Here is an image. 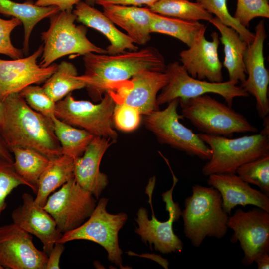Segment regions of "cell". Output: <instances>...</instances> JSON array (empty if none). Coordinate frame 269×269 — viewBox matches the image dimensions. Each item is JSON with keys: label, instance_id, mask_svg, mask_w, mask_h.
<instances>
[{"label": "cell", "instance_id": "obj_31", "mask_svg": "<svg viewBox=\"0 0 269 269\" xmlns=\"http://www.w3.org/2000/svg\"><path fill=\"white\" fill-rule=\"evenodd\" d=\"M191 0H158L148 8L152 12L163 16L188 21L206 20L209 22L212 14L197 2Z\"/></svg>", "mask_w": 269, "mask_h": 269}, {"label": "cell", "instance_id": "obj_20", "mask_svg": "<svg viewBox=\"0 0 269 269\" xmlns=\"http://www.w3.org/2000/svg\"><path fill=\"white\" fill-rule=\"evenodd\" d=\"M115 141L94 136L83 155L75 160L74 176L76 182L98 200L108 184L107 175L100 172L102 157Z\"/></svg>", "mask_w": 269, "mask_h": 269}, {"label": "cell", "instance_id": "obj_18", "mask_svg": "<svg viewBox=\"0 0 269 269\" xmlns=\"http://www.w3.org/2000/svg\"><path fill=\"white\" fill-rule=\"evenodd\" d=\"M43 45L26 58L12 60L0 59V100L9 95L19 93L26 86L44 82L56 70L57 65L52 63L41 67L37 60L42 53Z\"/></svg>", "mask_w": 269, "mask_h": 269}, {"label": "cell", "instance_id": "obj_28", "mask_svg": "<svg viewBox=\"0 0 269 269\" xmlns=\"http://www.w3.org/2000/svg\"><path fill=\"white\" fill-rule=\"evenodd\" d=\"M53 129L61 148L62 155L76 159L81 156L94 136L84 129L73 127L54 116Z\"/></svg>", "mask_w": 269, "mask_h": 269}, {"label": "cell", "instance_id": "obj_3", "mask_svg": "<svg viewBox=\"0 0 269 269\" xmlns=\"http://www.w3.org/2000/svg\"><path fill=\"white\" fill-rule=\"evenodd\" d=\"M219 192L212 186L194 185L181 212L184 233L195 247L207 237L220 239L227 233L229 215L223 210Z\"/></svg>", "mask_w": 269, "mask_h": 269}, {"label": "cell", "instance_id": "obj_38", "mask_svg": "<svg viewBox=\"0 0 269 269\" xmlns=\"http://www.w3.org/2000/svg\"><path fill=\"white\" fill-rule=\"evenodd\" d=\"M21 22L13 17L9 20L0 18V54L7 55L14 59L22 58V50L15 47L12 44L10 35L12 31Z\"/></svg>", "mask_w": 269, "mask_h": 269}, {"label": "cell", "instance_id": "obj_5", "mask_svg": "<svg viewBox=\"0 0 269 269\" xmlns=\"http://www.w3.org/2000/svg\"><path fill=\"white\" fill-rule=\"evenodd\" d=\"M211 150V157L202 169L205 176L235 173L243 164L269 154V135L262 132L235 138L198 134Z\"/></svg>", "mask_w": 269, "mask_h": 269}, {"label": "cell", "instance_id": "obj_43", "mask_svg": "<svg viewBox=\"0 0 269 269\" xmlns=\"http://www.w3.org/2000/svg\"><path fill=\"white\" fill-rule=\"evenodd\" d=\"M269 252H265L258 256L254 260L258 266V269H269Z\"/></svg>", "mask_w": 269, "mask_h": 269}, {"label": "cell", "instance_id": "obj_1", "mask_svg": "<svg viewBox=\"0 0 269 269\" xmlns=\"http://www.w3.org/2000/svg\"><path fill=\"white\" fill-rule=\"evenodd\" d=\"M83 60L85 71L78 78L94 101L101 100L115 83L145 70L165 72L166 66L162 54L151 46L115 55L91 52Z\"/></svg>", "mask_w": 269, "mask_h": 269}, {"label": "cell", "instance_id": "obj_45", "mask_svg": "<svg viewBox=\"0 0 269 269\" xmlns=\"http://www.w3.org/2000/svg\"><path fill=\"white\" fill-rule=\"evenodd\" d=\"M84 1L91 6H94L95 4V0H85Z\"/></svg>", "mask_w": 269, "mask_h": 269}, {"label": "cell", "instance_id": "obj_22", "mask_svg": "<svg viewBox=\"0 0 269 269\" xmlns=\"http://www.w3.org/2000/svg\"><path fill=\"white\" fill-rule=\"evenodd\" d=\"M73 12L76 21L100 32L108 39L110 44L106 49L107 54L123 53L126 49L130 51L138 50L130 37L118 30L103 12L93 6L81 1L75 5Z\"/></svg>", "mask_w": 269, "mask_h": 269}, {"label": "cell", "instance_id": "obj_13", "mask_svg": "<svg viewBox=\"0 0 269 269\" xmlns=\"http://www.w3.org/2000/svg\"><path fill=\"white\" fill-rule=\"evenodd\" d=\"M227 226L234 231L231 241L240 243L243 264L250 265L258 256L269 252V212L260 208L238 209L229 216Z\"/></svg>", "mask_w": 269, "mask_h": 269}, {"label": "cell", "instance_id": "obj_40", "mask_svg": "<svg viewBox=\"0 0 269 269\" xmlns=\"http://www.w3.org/2000/svg\"><path fill=\"white\" fill-rule=\"evenodd\" d=\"M85 0H37L34 3L40 7L55 6L60 11L72 10L73 6Z\"/></svg>", "mask_w": 269, "mask_h": 269}, {"label": "cell", "instance_id": "obj_41", "mask_svg": "<svg viewBox=\"0 0 269 269\" xmlns=\"http://www.w3.org/2000/svg\"><path fill=\"white\" fill-rule=\"evenodd\" d=\"M64 244L56 242L48 255L45 269H60V257L64 250Z\"/></svg>", "mask_w": 269, "mask_h": 269}, {"label": "cell", "instance_id": "obj_30", "mask_svg": "<svg viewBox=\"0 0 269 269\" xmlns=\"http://www.w3.org/2000/svg\"><path fill=\"white\" fill-rule=\"evenodd\" d=\"M204 26L199 21L185 20L154 13L150 31L173 37L189 47L196 34Z\"/></svg>", "mask_w": 269, "mask_h": 269}, {"label": "cell", "instance_id": "obj_27", "mask_svg": "<svg viewBox=\"0 0 269 269\" xmlns=\"http://www.w3.org/2000/svg\"><path fill=\"white\" fill-rule=\"evenodd\" d=\"M10 150L14 155L13 165L16 173L36 194L40 177L49 165L50 159L28 148L13 147Z\"/></svg>", "mask_w": 269, "mask_h": 269}, {"label": "cell", "instance_id": "obj_39", "mask_svg": "<svg viewBox=\"0 0 269 269\" xmlns=\"http://www.w3.org/2000/svg\"><path fill=\"white\" fill-rule=\"evenodd\" d=\"M158 0H95V4L101 6L107 5L137 6L145 5L149 8Z\"/></svg>", "mask_w": 269, "mask_h": 269}, {"label": "cell", "instance_id": "obj_6", "mask_svg": "<svg viewBox=\"0 0 269 269\" xmlns=\"http://www.w3.org/2000/svg\"><path fill=\"white\" fill-rule=\"evenodd\" d=\"M49 18V28L41 34L43 42L39 64L41 67H48L57 59L70 54H107L106 49L87 38L86 27L75 24L76 16L72 10L59 11Z\"/></svg>", "mask_w": 269, "mask_h": 269}, {"label": "cell", "instance_id": "obj_8", "mask_svg": "<svg viewBox=\"0 0 269 269\" xmlns=\"http://www.w3.org/2000/svg\"><path fill=\"white\" fill-rule=\"evenodd\" d=\"M179 103V99H175L169 102L164 109L143 115L145 127L155 135L159 143L169 145L191 156L209 160L211 154L209 147L198 134L179 121L184 118L177 113Z\"/></svg>", "mask_w": 269, "mask_h": 269}, {"label": "cell", "instance_id": "obj_12", "mask_svg": "<svg viewBox=\"0 0 269 269\" xmlns=\"http://www.w3.org/2000/svg\"><path fill=\"white\" fill-rule=\"evenodd\" d=\"M97 199L74 177L50 195L43 208L53 217L62 234L82 225L90 216Z\"/></svg>", "mask_w": 269, "mask_h": 269}, {"label": "cell", "instance_id": "obj_11", "mask_svg": "<svg viewBox=\"0 0 269 269\" xmlns=\"http://www.w3.org/2000/svg\"><path fill=\"white\" fill-rule=\"evenodd\" d=\"M165 72L168 81L157 95L158 106L176 98H189L213 93L221 96L227 105L232 107L235 98L249 96L243 88L233 81L214 83L193 78L177 61L167 65Z\"/></svg>", "mask_w": 269, "mask_h": 269}, {"label": "cell", "instance_id": "obj_46", "mask_svg": "<svg viewBox=\"0 0 269 269\" xmlns=\"http://www.w3.org/2000/svg\"><path fill=\"white\" fill-rule=\"evenodd\" d=\"M4 267L0 264V269H3Z\"/></svg>", "mask_w": 269, "mask_h": 269}, {"label": "cell", "instance_id": "obj_24", "mask_svg": "<svg viewBox=\"0 0 269 269\" xmlns=\"http://www.w3.org/2000/svg\"><path fill=\"white\" fill-rule=\"evenodd\" d=\"M219 30V38L224 46L223 65L228 71L229 81L242 83L247 77L244 58L248 44L233 28L222 23L217 17L210 22Z\"/></svg>", "mask_w": 269, "mask_h": 269}, {"label": "cell", "instance_id": "obj_16", "mask_svg": "<svg viewBox=\"0 0 269 269\" xmlns=\"http://www.w3.org/2000/svg\"><path fill=\"white\" fill-rule=\"evenodd\" d=\"M267 37L265 23L261 20L255 27L254 39L248 44L244 58L247 78L241 87L254 97L259 116L263 119L269 115L268 97L269 74L265 65L264 43Z\"/></svg>", "mask_w": 269, "mask_h": 269}, {"label": "cell", "instance_id": "obj_37", "mask_svg": "<svg viewBox=\"0 0 269 269\" xmlns=\"http://www.w3.org/2000/svg\"><path fill=\"white\" fill-rule=\"evenodd\" d=\"M141 115L140 112L135 107L123 103H115L113 113V124L120 131L132 132L138 127Z\"/></svg>", "mask_w": 269, "mask_h": 269}, {"label": "cell", "instance_id": "obj_4", "mask_svg": "<svg viewBox=\"0 0 269 269\" xmlns=\"http://www.w3.org/2000/svg\"><path fill=\"white\" fill-rule=\"evenodd\" d=\"M181 116L203 134L231 138L234 133H256L242 114L207 94L180 98Z\"/></svg>", "mask_w": 269, "mask_h": 269}, {"label": "cell", "instance_id": "obj_10", "mask_svg": "<svg viewBox=\"0 0 269 269\" xmlns=\"http://www.w3.org/2000/svg\"><path fill=\"white\" fill-rule=\"evenodd\" d=\"M98 104L77 100L71 93L56 102L55 116L72 126L82 128L94 136L109 138L114 141L118 134L113 128L115 101L106 92Z\"/></svg>", "mask_w": 269, "mask_h": 269}, {"label": "cell", "instance_id": "obj_25", "mask_svg": "<svg viewBox=\"0 0 269 269\" xmlns=\"http://www.w3.org/2000/svg\"><path fill=\"white\" fill-rule=\"evenodd\" d=\"M75 159L66 155L50 159V162L41 175L35 202L43 207L48 197L57 188L74 177Z\"/></svg>", "mask_w": 269, "mask_h": 269}, {"label": "cell", "instance_id": "obj_21", "mask_svg": "<svg viewBox=\"0 0 269 269\" xmlns=\"http://www.w3.org/2000/svg\"><path fill=\"white\" fill-rule=\"evenodd\" d=\"M208 176V185L219 192L223 209L229 216L237 205H252L269 212V196L252 188L236 173L213 174Z\"/></svg>", "mask_w": 269, "mask_h": 269}, {"label": "cell", "instance_id": "obj_36", "mask_svg": "<svg viewBox=\"0 0 269 269\" xmlns=\"http://www.w3.org/2000/svg\"><path fill=\"white\" fill-rule=\"evenodd\" d=\"M233 17L247 28L250 21L257 17L269 18L268 0H237Z\"/></svg>", "mask_w": 269, "mask_h": 269}, {"label": "cell", "instance_id": "obj_33", "mask_svg": "<svg viewBox=\"0 0 269 269\" xmlns=\"http://www.w3.org/2000/svg\"><path fill=\"white\" fill-rule=\"evenodd\" d=\"M202 7L225 25L235 30L240 37L248 44L254 39V33L251 32L247 28L242 25L229 13L227 0H195Z\"/></svg>", "mask_w": 269, "mask_h": 269}, {"label": "cell", "instance_id": "obj_23", "mask_svg": "<svg viewBox=\"0 0 269 269\" xmlns=\"http://www.w3.org/2000/svg\"><path fill=\"white\" fill-rule=\"evenodd\" d=\"M103 13L127 33L134 43L145 45L151 39V25L154 13L148 7L107 5Z\"/></svg>", "mask_w": 269, "mask_h": 269}, {"label": "cell", "instance_id": "obj_35", "mask_svg": "<svg viewBox=\"0 0 269 269\" xmlns=\"http://www.w3.org/2000/svg\"><path fill=\"white\" fill-rule=\"evenodd\" d=\"M21 185L27 186L16 173L13 163L0 155V216L7 207V197Z\"/></svg>", "mask_w": 269, "mask_h": 269}, {"label": "cell", "instance_id": "obj_44", "mask_svg": "<svg viewBox=\"0 0 269 269\" xmlns=\"http://www.w3.org/2000/svg\"><path fill=\"white\" fill-rule=\"evenodd\" d=\"M3 118V105L2 101L0 100V124L1 123Z\"/></svg>", "mask_w": 269, "mask_h": 269}, {"label": "cell", "instance_id": "obj_32", "mask_svg": "<svg viewBox=\"0 0 269 269\" xmlns=\"http://www.w3.org/2000/svg\"><path fill=\"white\" fill-rule=\"evenodd\" d=\"M236 173L244 181L258 186L269 196V154L243 164Z\"/></svg>", "mask_w": 269, "mask_h": 269}, {"label": "cell", "instance_id": "obj_2", "mask_svg": "<svg viewBox=\"0 0 269 269\" xmlns=\"http://www.w3.org/2000/svg\"><path fill=\"white\" fill-rule=\"evenodd\" d=\"M2 102L0 132L9 149L30 148L50 159L62 155L51 119L32 109L19 93L9 95Z\"/></svg>", "mask_w": 269, "mask_h": 269}, {"label": "cell", "instance_id": "obj_29", "mask_svg": "<svg viewBox=\"0 0 269 269\" xmlns=\"http://www.w3.org/2000/svg\"><path fill=\"white\" fill-rule=\"evenodd\" d=\"M78 76L75 66L70 62L63 61L57 65L56 70L44 82L42 87L57 102L72 91L85 87V83Z\"/></svg>", "mask_w": 269, "mask_h": 269}, {"label": "cell", "instance_id": "obj_19", "mask_svg": "<svg viewBox=\"0 0 269 269\" xmlns=\"http://www.w3.org/2000/svg\"><path fill=\"white\" fill-rule=\"evenodd\" d=\"M22 200V204L12 212L13 222L38 238L43 244V251L48 255L63 234L53 217L36 203L31 194L24 193Z\"/></svg>", "mask_w": 269, "mask_h": 269}, {"label": "cell", "instance_id": "obj_14", "mask_svg": "<svg viewBox=\"0 0 269 269\" xmlns=\"http://www.w3.org/2000/svg\"><path fill=\"white\" fill-rule=\"evenodd\" d=\"M165 72L145 70L130 79L112 85L108 92L115 103H123L137 108L141 115L158 110V92L167 83Z\"/></svg>", "mask_w": 269, "mask_h": 269}, {"label": "cell", "instance_id": "obj_9", "mask_svg": "<svg viewBox=\"0 0 269 269\" xmlns=\"http://www.w3.org/2000/svg\"><path fill=\"white\" fill-rule=\"evenodd\" d=\"M108 200L106 198L99 199L88 219L78 228L63 233L57 242L65 244L76 240L94 242L106 250L110 262L122 267L123 251L119 245V232L128 215L124 212L109 213L106 209Z\"/></svg>", "mask_w": 269, "mask_h": 269}, {"label": "cell", "instance_id": "obj_15", "mask_svg": "<svg viewBox=\"0 0 269 269\" xmlns=\"http://www.w3.org/2000/svg\"><path fill=\"white\" fill-rule=\"evenodd\" d=\"M32 239L13 222L0 226V264L4 269H45L48 255Z\"/></svg>", "mask_w": 269, "mask_h": 269}, {"label": "cell", "instance_id": "obj_26", "mask_svg": "<svg viewBox=\"0 0 269 269\" xmlns=\"http://www.w3.org/2000/svg\"><path fill=\"white\" fill-rule=\"evenodd\" d=\"M59 11V8L55 6H37L30 0L23 3L0 0V13L12 16L23 23L24 28L23 49L25 52L28 51L30 37L35 26L41 20Z\"/></svg>", "mask_w": 269, "mask_h": 269}, {"label": "cell", "instance_id": "obj_42", "mask_svg": "<svg viewBox=\"0 0 269 269\" xmlns=\"http://www.w3.org/2000/svg\"><path fill=\"white\" fill-rule=\"evenodd\" d=\"M0 155L11 163H13L14 158L12 153L5 143L0 132Z\"/></svg>", "mask_w": 269, "mask_h": 269}, {"label": "cell", "instance_id": "obj_7", "mask_svg": "<svg viewBox=\"0 0 269 269\" xmlns=\"http://www.w3.org/2000/svg\"><path fill=\"white\" fill-rule=\"evenodd\" d=\"M167 164L172 173L173 183L172 188L163 193L162 196L165 203L169 218L165 221L161 222L156 218L154 213L152 197L155 186L156 177L153 176L149 179L146 187V193L148 195V202L152 209L151 218H148V210L144 207H140L135 218L138 226L134 231L141 237L144 243L149 244L151 249L153 244L155 249L163 254L180 252L183 249L182 241L174 233L173 229V223L178 220L182 212L178 204L174 202L172 198L173 191L178 179L173 172L169 162H167Z\"/></svg>", "mask_w": 269, "mask_h": 269}, {"label": "cell", "instance_id": "obj_17", "mask_svg": "<svg viewBox=\"0 0 269 269\" xmlns=\"http://www.w3.org/2000/svg\"><path fill=\"white\" fill-rule=\"evenodd\" d=\"M206 29L205 25L196 34L189 48L180 52V60L191 77L211 82H222V64L218 54L219 35L213 32L211 34L212 40H207L205 37Z\"/></svg>", "mask_w": 269, "mask_h": 269}, {"label": "cell", "instance_id": "obj_34", "mask_svg": "<svg viewBox=\"0 0 269 269\" xmlns=\"http://www.w3.org/2000/svg\"><path fill=\"white\" fill-rule=\"evenodd\" d=\"M19 94L34 110L51 119L55 116L56 102L42 86L30 85L23 88Z\"/></svg>", "mask_w": 269, "mask_h": 269}]
</instances>
